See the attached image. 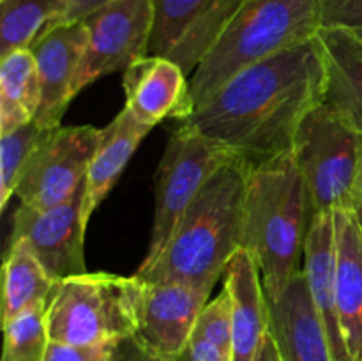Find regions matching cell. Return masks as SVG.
I'll return each instance as SVG.
<instances>
[{
  "mask_svg": "<svg viewBox=\"0 0 362 361\" xmlns=\"http://www.w3.org/2000/svg\"><path fill=\"white\" fill-rule=\"evenodd\" d=\"M322 99L324 64L313 38L237 73L180 122L257 165L292 152L300 122Z\"/></svg>",
  "mask_w": 362,
  "mask_h": 361,
  "instance_id": "cell-1",
  "label": "cell"
},
{
  "mask_svg": "<svg viewBox=\"0 0 362 361\" xmlns=\"http://www.w3.org/2000/svg\"><path fill=\"white\" fill-rule=\"evenodd\" d=\"M250 165L233 159L214 173L177 223L154 262L140 265L145 280H175L212 290L243 250Z\"/></svg>",
  "mask_w": 362,
  "mask_h": 361,
  "instance_id": "cell-2",
  "label": "cell"
},
{
  "mask_svg": "<svg viewBox=\"0 0 362 361\" xmlns=\"http://www.w3.org/2000/svg\"><path fill=\"white\" fill-rule=\"evenodd\" d=\"M313 205L292 152L250 165L243 248L257 262L265 297L274 301L299 275Z\"/></svg>",
  "mask_w": 362,
  "mask_h": 361,
  "instance_id": "cell-3",
  "label": "cell"
},
{
  "mask_svg": "<svg viewBox=\"0 0 362 361\" xmlns=\"http://www.w3.org/2000/svg\"><path fill=\"white\" fill-rule=\"evenodd\" d=\"M322 0H244L191 76L194 108L237 73L317 38Z\"/></svg>",
  "mask_w": 362,
  "mask_h": 361,
  "instance_id": "cell-4",
  "label": "cell"
},
{
  "mask_svg": "<svg viewBox=\"0 0 362 361\" xmlns=\"http://www.w3.org/2000/svg\"><path fill=\"white\" fill-rule=\"evenodd\" d=\"M140 276L85 273L57 283L46 308L52 342L92 345L136 335Z\"/></svg>",
  "mask_w": 362,
  "mask_h": 361,
  "instance_id": "cell-5",
  "label": "cell"
},
{
  "mask_svg": "<svg viewBox=\"0 0 362 361\" xmlns=\"http://www.w3.org/2000/svg\"><path fill=\"white\" fill-rule=\"evenodd\" d=\"M292 156L317 212L356 207L362 168V131L332 112L315 106L297 130Z\"/></svg>",
  "mask_w": 362,
  "mask_h": 361,
  "instance_id": "cell-6",
  "label": "cell"
},
{
  "mask_svg": "<svg viewBox=\"0 0 362 361\" xmlns=\"http://www.w3.org/2000/svg\"><path fill=\"white\" fill-rule=\"evenodd\" d=\"M233 159L237 158L187 124L180 122L172 131L156 173L151 243L140 265H148L158 258L205 183Z\"/></svg>",
  "mask_w": 362,
  "mask_h": 361,
  "instance_id": "cell-7",
  "label": "cell"
},
{
  "mask_svg": "<svg viewBox=\"0 0 362 361\" xmlns=\"http://www.w3.org/2000/svg\"><path fill=\"white\" fill-rule=\"evenodd\" d=\"M101 137L103 130L94 126L46 130L18 180L14 197L37 211L71 200L83 188Z\"/></svg>",
  "mask_w": 362,
  "mask_h": 361,
  "instance_id": "cell-8",
  "label": "cell"
},
{
  "mask_svg": "<svg viewBox=\"0 0 362 361\" xmlns=\"http://www.w3.org/2000/svg\"><path fill=\"white\" fill-rule=\"evenodd\" d=\"M83 23L88 41L74 84L76 96L99 78L126 69L148 55L154 0H112L85 18Z\"/></svg>",
  "mask_w": 362,
  "mask_h": 361,
  "instance_id": "cell-9",
  "label": "cell"
},
{
  "mask_svg": "<svg viewBox=\"0 0 362 361\" xmlns=\"http://www.w3.org/2000/svg\"><path fill=\"white\" fill-rule=\"evenodd\" d=\"M244 0H154L148 55L175 60L191 74Z\"/></svg>",
  "mask_w": 362,
  "mask_h": 361,
  "instance_id": "cell-10",
  "label": "cell"
},
{
  "mask_svg": "<svg viewBox=\"0 0 362 361\" xmlns=\"http://www.w3.org/2000/svg\"><path fill=\"white\" fill-rule=\"evenodd\" d=\"M83 188L71 200L46 211L20 204L13 214V230L7 243L25 239L55 282L85 275V232L81 216Z\"/></svg>",
  "mask_w": 362,
  "mask_h": 361,
  "instance_id": "cell-11",
  "label": "cell"
},
{
  "mask_svg": "<svg viewBox=\"0 0 362 361\" xmlns=\"http://www.w3.org/2000/svg\"><path fill=\"white\" fill-rule=\"evenodd\" d=\"M211 292L175 280L141 278L134 338L151 353L175 360L193 335L198 315L207 304Z\"/></svg>",
  "mask_w": 362,
  "mask_h": 361,
  "instance_id": "cell-12",
  "label": "cell"
},
{
  "mask_svg": "<svg viewBox=\"0 0 362 361\" xmlns=\"http://www.w3.org/2000/svg\"><path fill=\"white\" fill-rule=\"evenodd\" d=\"M126 106L144 126L154 127L165 119L186 120L194 112L191 80L175 60L144 55L124 69Z\"/></svg>",
  "mask_w": 362,
  "mask_h": 361,
  "instance_id": "cell-13",
  "label": "cell"
},
{
  "mask_svg": "<svg viewBox=\"0 0 362 361\" xmlns=\"http://www.w3.org/2000/svg\"><path fill=\"white\" fill-rule=\"evenodd\" d=\"M87 41V25L74 21L52 28L30 48L41 78V106L35 122L45 130L59 127L67 106L76 98L74 84Z\"/></svg>",
  "mask_w": 362,
  "mask_h": 361,
  "instance_id": "cell-14",
  "label": "cell"
},
{
  "mask_svg": "<svg viewBox=\"0 0 362 361\" xmlns=\"http://www.w3.org/2000/svg\"><path fill=\"white\" fill-rule=\"evenodd\" d=\"M269 333L281 361H334L331 342L300 271L285 292L267 299Z\"/></svg>",
  "mask_w": 362,
  "mask_h": 361,
  "instance_id": "cell-15",
  "label": "cell"
},
{
  "mask_svg": "<svg viewBox=\"0 0 362 361\" xmlns=\"http://www.w3.org/2000/svg\"><path fill=\"white\" fill-rule=\"evenodd\" d=\"M324 99L332 112L362 131V28L322 27Z\"/></svg>",
  "mask_w": 362,
  "mask_h": 361,
  "instance_id": "cell-16",
  "label": "cell"
},
{
  "mask_svg": "<svg viewBox=\"0 0 362 361\" xmlns=\"http://www.w3.org/2000/svg\"><path fill=\"white\" fill-rule=\"evenodd\" d=\"M303 273L315 308L331 342L334 361H352L336 304V229L334 212H317L304 244Z\"/></svg>",
  "mask_w": 362,
  "mask_h": 361,
  "instance_id": "cell-17",
  "label": "cell"
},
{
  "mask_svg": "<svg viewBox=\"0 0 362 361\" xmlns=\"http://www.w3.org/2000/svg\"><path fill=\"white\" fill-rule=\"evenodd\" d=\"M232 297V361H255L269 329L267 297L257 262L246 250L237 251L223 283Z\"/></svg>",
  "mask_w": 362,
  "mask_h": 361,
  "instance_id": "cell-18",
  "label": "cell"
},
{
  "mask_svg": "<svg viewBox=\"0 0 362 361\" xmlns=\"http://www.w3.org/2000/svg\"><path fill=\"white\" fill-rule=\"evenodd\" d=\"M336 304L352 361H362V230L354 209L334 212Z\"/></svg>",
  "mask_w": 362,
  "mask_h": 361,
  "instance_id": "cell-19",
  "label": "cell"
},
{
  "mask_svg": "<svg viewBox=\"0 0 362 361\" xmlns=\"http://www.w3.org/2000/svg\"><path fill=\"white\" fill-rule=\"evenodd\" d=\"M151 127L144 126L127 108L103 127V137L98 145L87 177L83 183V205L81 216L85 225H88L92 212L105 200L106 195L119 180L120 173L131 161L138 145L148 134Z\"/></svg>",
  "mask_w": 362,
  "mask_h": 361,
  "instance_id": "cell-20",
  "label": "cell"
},
{
  "mask_svg": "<svg viewBox=\"0 0 362 361\" xmlns=\"http://www.w3.org/2000/svg\"><path fill=\"white\" fill-rule=\"evenodd\" d=\"M45 265L25 239L7 243L4 255L2 322L48 304L57 287Z\"/></svg>",
  "mask_w": 362,
  "mask_h": 361,
  "instance_id": "cell-21",
  "label": "cell"
},
{
  "mask_svg": "<svg viewBox=\"0 0 362 361\" xmlns=\"http://www.w3.org/2000/svg\"><path fill=\"white\" fill-rule=\"evenodd\" d=\"M41 106V78L32 50L0 57V134L35 120Z\"/></svg>",
  "mask_w": 362,
  "mask_h": 361,
  "instance_id": "cell-22",
  "label": "cell"
},
{
  "mask_svg": "<svg viewBox=\"0 0 362 361\" xmlns=\"http://www.w3.org/2000/svg\"><path fill=\"white\" fill-rule=\"evenodd\" d=\"M69 0H0V57L30 50L42 35L64 23Z\"/></svg>",
  "mask_w": 362,
  "mask_h": 361,
  "instance_id": "cell-23",
  "label": "cell"
},
{
  "mask_svg": "<svg viewBox=\"0 0 362 361\" xmlns=\"http://www.w3.org/2000/svg\"><path fill=\"white\" fill-rule=\"evenodd\" d=\"M45 133V127L32 120L11 133L0 134V211L9 204L18 180Z\"/></svg>",
  "mask_w": 362,
  "mask_h": 361,
  "instance_id": "cell-24",
  "label": "cell"
},
{
  "mask_svg": "<svg viewBox=\"0 0 362 361\" xmlns=\"http://www.w3.org/2000/svg\"><path fill=\"white\" fill-rule=\"evenodd\" d=\"M46 308L42 304L4 324L2 361H42L49 343Z\"/></svg>",
  "mask_w": 362,
  "mask_h": 361,
  "instance_id": "cell-25",
  "label": "cell"
},
{
  "mask_svg": "<svg viewBox=\"0 0 362 361\" xmlns=\"http://www.w3.org/2000/svg\"><path fill=\"white\" fill-rule=\"evenodd\" d=\"M232 297L223 287L221 292L212 301H207L204 310L200 311L193 333L216 343L232 356Z\"/></svg>",
  "mask_w": 362,
  "mask_h": 361,
  "instance_id": "cell-26",
  "label": "cell"
},
{
  "mask_svg": "<svg viewBox=\"0 0 362 361\" xmlns=\"http://www.w3.org/2000/svg\"><path fill=\"white\" fill-rule=\"evenodd\" d=\"M115 347L117 342L73 345L49 340L42 361H113Z\"/></svg>",
  "mask_w": 362,
  "mask_h": 361,
  "instance_id": "cell-27",
  "label": "cell"
},
{
  "mask_svg": "<svg viewBox=\"0 0 362 361\" xmlns=\"http://www.w3.org/2000/svg\"><path fill=\"white\" fill-rule=\"evenodd\" d=\"M322 27L362 28V0H322Z\"/></svg>",
  "mask_w": 362,
  "mask_h": 361,
  "instance_id": "cell-28",
  "label": "cell"
},
{
  "mask_svg": "<svg viewBox=\"0 0 362 361\" xmlns=\"http://www.w3.org/2000/svg\"><path fill=\"white\" fill-rule=\"evenodd\" d=\"M173 361H232V356L219 345L193 333Z\"/></svg>",
  "mask_w": 362,
  "mask_h": 361,
  "instance_id": "cell-29",
  "label": "cell"
},
{
  "mask_svg": "<svg viewBox=\"0 0 362 361\" xmlns=\"http://www.w3.org/2000/svg\"><path fill=\"white\" fill-rule=\"evenodd\" d=\"M113 361H173L145 349L134 336L117 342Z\"/></svg>",
  "mask_w": 362,
  "mask_h": 361,
  "instance_id": "cell-30",
  "label": "cell"
},
{
  "mask_svg": "<svg viewBox=\"0 0 362 361\" xmlns=\"http://www.w3.org/2000/svg\"><path fill=\"white\" fill-rule=\"evenodd\" d=\"M112 0H69V11L64 20V23H74V21H83L85 18L90 16L99 7L106 6Z\"/></svg>",
  "mask_w": 362,
  "mask_h": 361,
  "instance_id": "cell-31",
  "label": "cell"
},
{
  "mask_svg": "<svg viewBox=\"0 0 362 361\" xmlns=\"http://www.w3.org/2000/svg\"><path fill=\"white\" fill-rule=\"evenodd\" d=\"M255 361H281V357H279V353H278V349H276V343H274V340H272L269 329H267V333H265L264 342H262L260 350H258Z\"/></svg>",
  "mask_w": 362,
  "mask_h": 361,
  "instance_id": "cell-32",
  "label": "cell"
},
{
  "mask_svg": "<svg viewBox=\"0 0 362 361\" xmlns=\"http://www.w3.org/2000/svg\"><path fill=\"white\" fill-rule=\"evenodd\" d=\"M361 202H362V168H361L359 183H357V202L356 204H361Z\"/></svg>",
  "mask_w": 362,
  "mask_h": 361,
  "instance_id": "cell-33",
  "label": "cell"
},
{
  "mask_svg": "<svg viewBox=\"0 0 362 361\" xmlns=\"http://www.w3.org/2000/svg\"><path fill=\"white\" fill-rule=\"evenodd\" d=\"M354 212H356L357 219H359V225H361V230H362V202H361V204H356V207H354Z\"/></svg>",
  "mask_w": 362,
  "mask_h": 361,
  "instance_id": "cell-34",
  "label": "cell"
}]
</instances>
